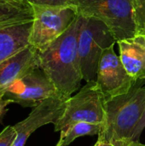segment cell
<instances>
[{
    "label": "cell",
    "instance_id": "1",
    "mask_svg": "<svg viewBox=\"0 0 145 146\" xmlns=\"http://www.w3.org/2000/svg\"><path fill=\"white\" fill-rule=\"evenodd\" d=\"M80 16L57 39L38 50L39 67L64 97L79 90L83 80L78 54Z\"/></svg>",
    "mask_w": 145,
    "mask_h": 146
},
{
    "label": "cell",
    "instance_id": "2",
    "mask_svg": "<svg viewBox=\"0 0 145 146\" xmlns=\"http://www.w3.org/2000/svg\"><path fill=\"white\" fill-rule=\"evenodd\" d=\"M145 110V80H138L123 95L105 102V115L97 140L127 146Z\"/></svg>",
    "mask_w": 145,
    "mask_h": 146
},
{
    "label": "cell",
    "instance_id": "3",
    "mask_svg": "<svg viewBox=\"0 0 145 146\" xmlns=\"http://www.w3.org/2000/svg\"><path fill=\"white\" fill-rule=\"evenodd\" d=\"M79 15L103 21L116 41L138 33L131 0H70Z\"/></svg>",
    "mask_w": 145,
    "mask_h": 146
},
{
    "label": "cell",
    "instance_id": "4",
    "mask_svg": "<svg viewBox=\"0 0 145 146\" xmlns=\"http://www.w3.org/2000/svg\"><path fill=\"white\" fill-rule=\"evenodd\" d=\"M79 16L78 54L83 80L89 82L97 80L98 64L104 50L117 41L103 21Z\"/></svg>",
    "mask_w": 145,
    "mask_h": 146
},
{
    "label": "cell",
    "instance_id": "5",
    "mask_svg": "<svg viewBox=\"0 0 145 146\" xmlns=\"http://www.w3.org/2000/svg\"><path fill=\"white\" fill-rule=\"evenodd\" d=\"M106 98L96 80L86 84L66 102L60 118L54 124L55 131L61 132L77 122L103 124L105 115Z\"/></svg>",
    "mask_w": 145,
    "mask_h": 146
},
{
    "label": "cell",
    "instance_id": "6",
    "mask_svg": "<svg viewBox=\"0 0 145 146\" xmlns=\"http://www.w3.org/2000/svg\"><path fill=\"white\" fill-rule=\"evenodd\" d=\"M31 5L33 10V21L29 43L38 50L44 49L62 36L79 15L70 4L65 6Z\"/></svg>",
    "mask_w": 145,
    "mask_h": 146
},
{
    "label": "cell",
    "instance_id": "7",
    "mask_svg": "<svg viewBox=\"0 0 145 146\" xmlns=\"http://www.w3.org/2000/svg\"><path fill=\"white\" fill-rule=\"evenodd\" d=\"M22 107L35 108L50 98L64 97L40 68H37L13 83L3 96Z\"/></svg>",
    "mask_w": 145,
    "mask_h": 146
},
{
    "label": "cell",
    "instance_id": "8",
    "mask_svg": "<svg viewBox=\"0 0 145 146\" xmlns=\"http://www.w3.org/2000/svg\"><path fill=\"white\" fill-rule=\"evenodd\" d=\"M114 45L103 52L96 80L106 100L127 93L137 81L127 73Z\"/></svg>",
    "mask_w": 145,
    "mask_h": 146
},
{
    "label": "cell",
    "instance_id": "9",
    "mask_svg": "<svg viewBox=\"0 0 145 146\" xmlns=\"http://www.w3.org/2000/svg\"><path fill=\"white\" fill-rule=\"evenodd\" d=\"M68 99L63 97L50 98L33 108L25 120L13 126L16 131V138L12 146H24L30 135L38 128L47 124H55L62 115Z\"/></svg>",
    "mask_w": 145,
    "mask_h": 146
},
{
    "label": "cell",
    "instance_id": "10",
    "mask_svg": "<svg viewBox=\"0 0 145 146\" xmlns=\"http://www.w3.org/2000/svg\"><path fill=\"white\" fill-rule=\"evenodd\" d=\"M39 67L38 50L29 44L0 63V96L15 81Z\"/></svg>",
    "mask_w": 145,
    "mask_h": 146
},
{
    "label": "cell",
    "instance_id": "11",
    "mask_svg": "<svg viewBox=\"0 0 145 146\" xmlns=\"http://www.w3.org/2000/svg\"><path fill=\"white\" fill-rule=\"evenodd\" d=\"M120 57L130 76L135 80H145V35L135 36L117 41Z\"/></svg>",
    "mask_w": 145,
    "mask_h": 146
},
{
    "label": "cell",
    "instance_id": "12",
    "mask_svg": "<svg viewBox=\"0 0 145 146\" xmlns=\"http://www.w3.org/2000/svg\"><path fill=\"white\" fill-rule=\"evenodd\" d=\"M32 21L0 28V63L27 47Z\"/></svg>",
    "mask_w": 145,
    "mask_h": 146
},
{
    "label": "cell",
    "instance_id": "13",
    "mask_svg": "<svg viewBox=\"0 0 145 146\" xmlns=\"http://www.w3.org/2000/svg\"><path fill=\"white\" fill-rule=\"evenodd\" d=\"M32 21V7L26 0H0V28Z\"/></svg>",
    "mask_w": 145,
    "mask_h": 146
},
{
    "label": "cell",
    "instance_id": "14",
    "mask_svg": "<svg viewBox=\"0 0 145 146\" xmlns=\"http://www.w3.org/2000/svg\"><path fill=\"white\" fill-rule=\"evenodd\" d=\"M102 124H94L89 122H77L66 129L61 131V136L56 146H67L73 142L77 138L82 136H94L101 133Z\"/></svg>",
    "mask_w": 145,
    "mask_h": 146
},
{
    "label": "cell",
    "instance_id": "15",
    "mask_svg": "<svg viewBox=\"0 0 145 146\" xmlns=\"http://www.w3.org/2000/svg\"><path fill=\"white\" fill-rule=\"evenodd\" d=\"M138 33L145 27V0H131Z\"/></svg>",
    "mask_w": 145,
    "mask_h": 146
},
{
    "label": "cell",
    "instance_id": "16",
    "mask_svg": "<svg viewBox=\"0 0 145 146\" xmlns=\"http://www.w3.org/2000/svg\"><path fill=\"white\" fill-rule=\"evenodd\" d=\"M16 138V131L12 126L6 127L0 133V146H12Z\"/></svg>",
    "mask_w": 145,
    "mask_h": 146
},
{
    "label": "cell",
    "instance_id": "17",
    "mask_svg": "<svg viewBox=\"0 0 145 146\" xmlns=\"http://www.w3.org/2000/svg\"><path fill=\"white\" fill-rule=\"evenodd\" d=\"M30 4L46 5V6H65L70 0H26Z\"/></svg>",
    "mask_w": 145,
    "mask_h": 146
},
{
    "label": "cell",
    "instance_id": "18",
    "mask_svg": "<svg viewBox=\"0 0 145 146\" xmlns=\"http://www.w3.org/2000/svg\"><path fill=\"white\" fill-rule=\"evenodd\" d=\"M145 128V110L144 113V115L142 117V119L140 120L139 123L138 124L137 126V128L134 132V134H133V140H137L139 139L140 137V134L142 133V132L144 131V129Z\"/></svg>",
    "mask_w": 145,
    "mask_h": 146
},
{
    "label": "cell",
    "instance_id": "19",
    "mask_svg": "<svg viewBox=\"0 0 145 146\" xmlns=\"http://www.w3.org/2000/svg\"><path fill=\"white\" fill-rule=\"evenodd\" d=\"M12 102L10 100L5 99L3 96H0V118L5 112V108L8 104H11Z\"/></svg>",
    "mask_w": 145,
    "mask_h": 146
},
{
    "label": "cell",
    "instance_id": "20",
    "mask_svg": "<svg viewBox=\"0 0 145 146\" xmlns=\"http://www.w3.org/2000/svg\"><path fill=\"white\" fill-rule=\"evenodd\" d=\"M94 146H115V145L109 143V142H106V141H101V140H97L96 145Z\"/></svg>",
    "mask_w": 145,
    "mask_h": 146
},
{
    "label": "cell",
    "instance_id": "21",
    "mask_svg": "<svg viewBox=\"0 0 145 146\" xmlns=\"http://www.w3.org/2000/svg\"><path fill=\"white\" fill-rule=\"evenodd\" d=\"M127 146H145V145L140 143L138 140H132Z\"/></svg>",
    "mask_w": 145,
    "mask_h": 146
},
{
    "label": "cell",
    "instance_id": "22",
    "mask_svg": "<svg viewBox=\"0 0 145 146\" xmlns=\"http://www.w3.org/2000/svg\"><path fill=\"white\" fill-rule=\"evenodd\" d=\"M138 33H142V34H144V35H145V27H144V28H143V29L139 30Z\"/></svg>",
    "mask_w": 145,
    "mask_h": 146
},
{
    "label": "cell",
    "instance_id": "23",
    "mask_svg": "<svg viewBox=\"0 0 145 146\" xmlns=\"http://www.w3.org/2000/svg\"></svg>",
    "mask_w": 145,
    "mask_h": 146
}]
</instances>
